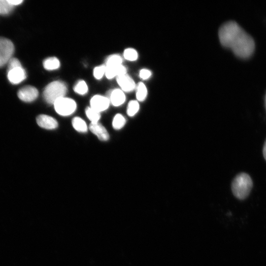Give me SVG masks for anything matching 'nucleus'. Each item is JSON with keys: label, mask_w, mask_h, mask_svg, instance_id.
Returning a JSON list of instances; mask_svg holds the SVG:
<instances>
[{"label": "nucleus", "mask_w": 266, "mask_h": 266, "mask_svg": "<svg viewBox=\"0 0 266 266\" xmlns=\"http://www.w3.org/2000/svg\"><path fill=\"white\" fill-rule=\"evenodd\" d=\"M139 109V105L137 101L131 100L128 103L127 113L131 117L133 116L137 113Z\"/></svg>", "instance_id": "412c9836"}, {"label": "nucleus", "mask_w": 266, "mask_h": 266, "mask_svg": "<svg viewBox=\"0 0 266 266\" xmlns=\"http://www.w3.org/2000/svg\"><path fill=\"white\" fill-rule=\"evenodd\" d=\"M127 69L122 65L106 66L105 75L108 79L112 78L115 76H119L126 74Z\"/></svg>", "instance_id": "ddd939ff"}, {"label": "nucleus", "mask_w": 266, "mask_h": 266, "mask_svg": "<svg viewBox=\"0 0 266 266\" xmlns=\"http://www.w3.org/2000/svg\"><path fill=\"white\" fill-rule=\"evenodd\" d=\"M56 111L62 116H67L74 112L76 104L74 100L66 97L57 100L54 103Z\"/></svg>", "instance_id": "20e7f679"}, {"label": "nucleus", "mask_w": 266, "mask_h": 266, "mask_svg": "<svg viewBox=\"0 0 266 266\" xmlns=\"http://www.w3.org/2000/svg\"><path fill=\"white\" fill-rule=\"evenodd\" d=\"M107 95L106 97L114 106H119L125 101L126 97L122 90L116 89L110 90L108 92Z\"/></svg>", "instance_id": "9d476101"}, {"label": "nucleus", "mask_w": 266, "mask_h": 266, "mask_svg": "<svg viewBox=\"0 0 266 266\" xmlns=\"http://www.w3.org/2000/svg\"><path fill=\"white\" fill-rule=\"evenodd\" d=\"M89 129L100 140L106 141L108 139L109 134L107 130L100 123H91L89 125Z\"/></svg>", "instance_id": "f8f14e48"}, {"label": "nucleus", "mask_w": 266, "mask_h": 266, "mask_svg": "<svg viewBox=\"0 0 266 266\" xmlns=\"http://www.w3.org/2000/svg\"><path fill=\"white\" fill-rule=\"evenodd\" d=\"M67 87L64 82L54 81L45 87L43 92V97L46 102L54 104L57 100L65 97Z\"/></svg>", "instance_id": "7ed1b4c3"}, {"label": "nucleus", "mask_w": 266, "mask_h": 266, "mask_svg": "<svg viewBox=\"0 0 266 266\" xmlns=\"http://www.w3.org/2000/svg\"><path fill=\"white\" fill-rule=\"evenodd\" d=\"M147 94V88L142 82H139L137 86V91L136 97L138 100L140 101H143Z\"/></svg>", "instance_id": "dca6fc26"}, {"label": "nucleus", "mask_w": 266, "mask_h": 266, "mask_svg": "<svg viewBox=\"0 0 266 266\" xmlns=\"http://www.w3.org/2000/svg\"><path fill=\"white\" fill-rule=\"evenodd\" d=\"M9 3L13 6L18 5L22 3V0H8Z\"/></svg>", "instance_id": "bb28decb"}, {"label": "nucleus", "mask_w": 266, "mask_h": 266, "mask_svg": "<svg viewBox=\"0 0 266 266\" xmlns=\"http://www.w3.org/2000/svg\"><path fill=\"white\" fill-rule=\"evenodd\" d=\"M43 65L47 70H54L58 68L60 64L57 58L52 57L45 59L43 62Z\"/></svg>", "instance_id": "4468645a"}, {"label": "nucleus", "mask_w": 266, "mask_h": 266, "mask_svg": "<svg viewBox=\"0 0 266 266\" xmlns=\"http://www.w3.org/2000/svg\"><path fill=\"white\" fill-rule=\"evenodd\" d=\"M110 100L106 97L95 95L90 101L91 107L100 112L106 110L109 106Z\"/></svg>", "instance_id": "0eeeda50"}, {"label": "nucleus", "mask_w": 266, "mask_h": 266, "mask_svg": "<svg viewBox=\"0 0 266 266\" xmlns=\"http://www.w3.org/2000/svg\"><path fill=\"white\" fill-rule=\"evenodd\" d=\"M72 125L74 129L79 132L85 133L87 131L85 122L80 117H74L72 120Z\"/></svg>", "instance_id": "2eb2a0df"}, {"label": "nucleus", "mask_w": 266, "mask_h": 266, "mask_svg": "<svg viewBox=\"0 0 266 266\" xmlns=\"http://www.w3.org/2000/svg\"><path fill=\"white\" fill-rule=\"evenodd\" d=\"M7 71L13 68L22 66L19 60L16 58H12L7 63Z\"/></svg>", "instance_id": "393cba45"}, {"label": "nucleus", "mask_w": 266, "mask_h": 266, "mask_svg": "<svg viewBox=\"0 0 266 266\" xmlns=\"http://www.w3.org/2000/svg\"><path fill=\"white\" fill-rule=\"evenodd\" d=\"M122 59L118 55H111L107 57L105 62V66H115L122 65Z\"/></svg>", "instance_id": "a211bd4d"}, {"label": "nucleus", "mask_w": 266, "mask_h": 266, "mask_svg": "<svg viewBox=\"0 0 266 266\" xmlns=\"http://www.w3.org/2000/svg\"><path fill=\"white\" fill-rule=\"evenodd\" d=\"M13 8L14 6L8 0H0V14H8L13 10Z\"/></svg>", "instance_id": "aec40b11"}, {"label": "nucleus", "mask_w": 266, "mask_h": 266, "mask_svg": "<svg viewBox=\"0 0 266 266\" xmlns=\"http://www.w3.org/2000/svg\"><path fill=\"white\" fill-rule=\"evenodd\" d=\"M116 79L118 85L123 91L130 92L135 87L134 81L127 74L119 76L117 77Z\"/></svg>", "instance_id": "9b49d317"}, {"label": "nucleus", "mask_w": 266, "mask_h": 266, "mask_svg": "<svg viewBox=\"0 0 266 266\" xmlns=\"http://www.w3.org/2000/svg\"><path fill=\"white\" fill-rule=\"evenodd\" d=\"M151 75V71L147 69H142L139 72L140 77L144 80L149 78Z\"/></svg>", "instance_id": "a878e982"}, {"label": "nucleus", "mask_w": 266, "mask_h": 266, "mask_svg": "<svg viewBox=\"0 0 266 266\" xmlns=\"http://www.w3.org/2000/svg\"><path fill=\"white\" fill-rule=\"evenodd\" d=\"M219 40L223 46L231 49L238 58H250L255 50V41L238 24L234 21L223 23L219 29Z\"/></svg>", "instance_id": "f257e3e1"}, {"label": "nucleus", "mask_w": 266, "mask_h": 266, "mask_svg": "<svg viewBox=\"0 0 266 266\" xmlns=\"http://www.w3.org/2000/svg\"><path fill=\"white\" fill-rule=\"evenodd\" d=\"M86 114L91 123L98 122L100 119V112L93 109L91 107H88L85 110Z\"/></svg>", "instance_id": "f3484780"}, {"label": "nucleus", "mask_w": 266, "mask_h": 266, "mask_svg": "<svg viewBox=\"0 0 266 266\" xmlns=\"http://www.w3.org/2000/svg\"><path fill=\"white\" fill-rule=\"evenodd\" d=\"M106 66L105 65H100L96 66L93 71L94 77L97 79H101L103 75L105 73Z\"/></svg>", "instance_id": "b1692460"}, {"label": "nucleus", "mask_w": 266, "mask_h": 266, "mask_svg": "<svg viewBox=\"0 0 266 266\" xmlns=\"http://www.w3.org/2000/svg\"><path fill=\"white\" fill-rule=\"evenodd\" d=\"M123 55L126 60L131 61L136 60L138 57L136 51L133 48H127L125 49Z\"/></svg>", "instance_id": "5701e85b"}, {"label": "nucleus", "mask_w": 266, "mask_h": 266, "mask_svg": "<svg viewBox=\"0 0 266 266\" xmlns=\"http://www.w3.org/2000/svg\"><path fill=\"white\" fill-rule=\"evenodd\" d=\"M263 154L265 159L266 160V139L263 146Z\"/></svg>", "instance_id": "cd10ccee"}, {"label": "nucleus", "mask_w": 266, "mask_h": 266, "mask_svg": "<svg viewBox=\"0 0 266 266\" xmlns=\"http://www.w3.org/2000/svg\"><path fill=\"white\" fill-rule=\"evenodd\" d=\"M265 107H266V96H265Z\"/></svg>", "instance_id": "c85d7f7f"}, {"label": "nucleus", "mask_w": 266, "mask_h": 266, "mask_svg": "<svg viewBox=\"0 0 266 266\" xmlns=\"http://www.w3.org/2000/svg\"><path fill=\"white\" fill-rule=\"evenodd\" d=\"M74 91L80 95L85 94L88 90V86L84 80H80L75 84L73 88Z\"/></svg>", "instance_id": "4be33fe9"}, {"label": "nucleus", "mask_w": 266, "mask_h": 266, "mask_svg": "<svg viewBox=\"0 0 266 266\" xmlns=\"http://www.w3.org/2000/svg\"><path fill=\"white\" fill-rule=\"evenodd\" d=\"M126 119L121 114H116L113 118L112 126L114 129L119 130L122 128L125 123Z\"/></svg>", "instance_id": "6ab92c4d"}, {"label": "nucleus", "mask_w": 266, "mask_h": 266, "mask_svg": "<svg viewBox=\"0 0 266 266\" xmlns=\"http://www.w3.org/2000/svg\"><path fill=\"white\" fill-rule=\"evenodd\" d=\"M18 98L25 102H32L38 97V91L36 88L32 86H26L19 90Z\"/></svg>", "instance_id": "423d86ee"}, {"label": "nucleus", "mask_w": 266, "mask_h": 266, "mask_svg": "<svg viewBox=\"0 0 266 266\" xmlns=\"http://www.w3.org/2000/svg\"><path fill=\"white\" fill-rule=\"evenodd\" d=\"M36 122L40 127L48 129H54L58 127V122L56 119L50 116L41 114L36 118Z\"/></svg>", "instance_id": "1a4fd4ad"}, {"label": "nucleus", "mask_w": 266, "mask_h": 266, "mask_svg": "<svg viewBox=\"0 0 266 266\" xmlns=\"http://www.w3.org/2000/svg\"><path fill=\"white\" fill-rule=\"evenodd\" d=\"M14 52L13 43L8 39L0 37V67L7 64Z\"/></svg>", "instance_id": "39448f33"}, {"label": "nucleus", "mask_w": 266, "mask_h": 266, "mask_svg": "<svg viewBox=\"0 0 266 266\" xmlns=\"http://www.w3.org/2000/svg\"><path fill=\"white\" fill-rule=\"evenodd\" d=\"M253 187V181L247 173L240 172L233 179L231 189L233 195L237 199L242 200L249 195Z\"/></svg>", "instance_id": "f03ea898"}, {"label": "nucleus", "mask_w": 266, "mask_h": 266, "mask_svg": "<svg viewBox=\"0 0 266 266\" xmlns=\"http://www.w3.org/2000/svg\"><path fill=\"white\" fill-rule=\"evenodd\" d=\"M26 77V71L22 66L7 71L8 79L13 84L20 83L25 80Z\"/></svg>", "instance_id": "6e6552de"}]
</instances>
